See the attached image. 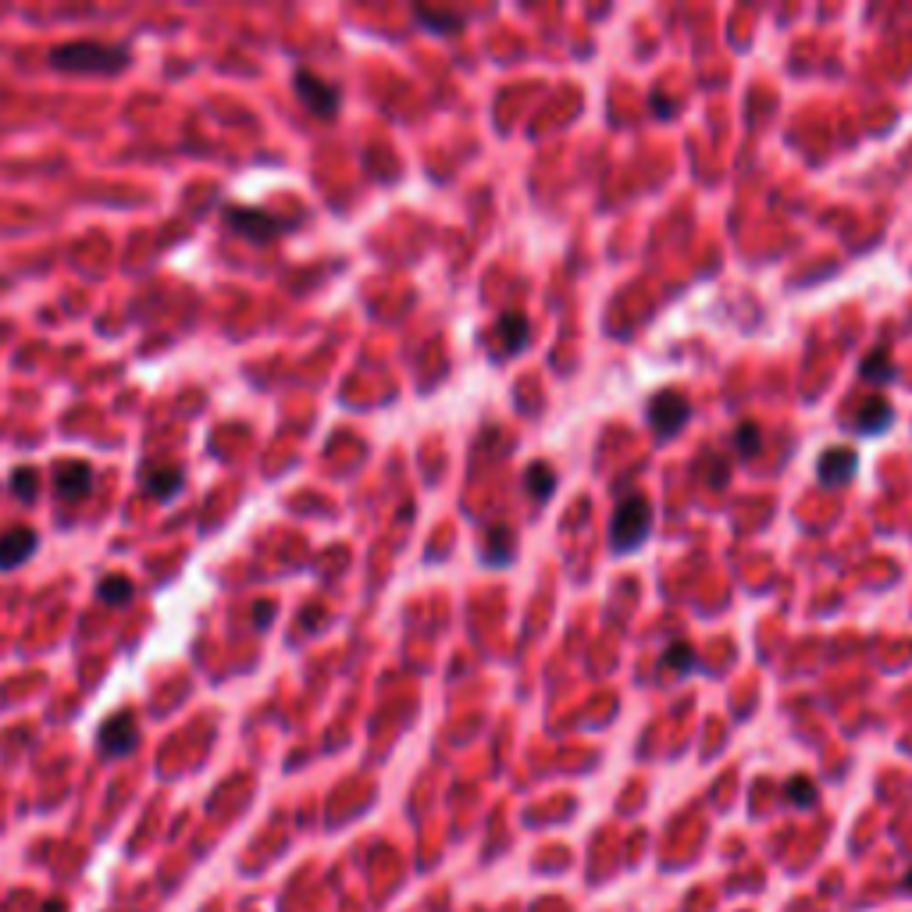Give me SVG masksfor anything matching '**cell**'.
I'll use <instances>...</instances> for the list:
<instances>
[{
    "label": "cell",
    "mask_w": 912,
    "mask_h": 912,
    "mask_svg": "<svg viewBox=\"0 0 912 912\" xmlns=\"http://www.w3.org/2000/svg\"><path fill=\"white\" fill-rule=\"evenodd\" d=\"M784 795H788L791 806L806 809V806H813L816 802V784L809 781V777H791V781L784 784Z\"/></svg>",
    "instance_id": "cell-20"
},
{
    "label": "cell",
    "mask_w": 912,
    "mask_h": 912,
    "mask_svg": "<svg viewBox=\"0 0 912 912\" xmlns=\"http://www.w3.org/2000/svg\"><path fill=\"white\" fill-rule=\"evenodd\" d=\"M660 667L670 670L674 677H684V674H692V670L699 667V656H695L688 642H670L667 649H663Z\"/></svg>",
    "instance_id": "cell-14"
},
{
    "label": "cell",
    "mask_w": 912,
    "mask_h": 912,
    "mask_svg": "<svg viewBox=\"0 0 912 912\" xmlns=\"http://www.w3.org/2000/svg\"><path fill=\"white\" fill-rule=\"evenodd\" d=\"M40 912H68V902H61V898H50V902L43 905Z\"/></svg>",
    "instance_id": "cell-23"
},
{
    "label": "cell",
    "mask_w": 912,
    "mask_h": 912,
    "mask_svg": "<svg viewBox=\"0 0 912 912\" xmlns=\"http://www.w3.org/2000/svg\"><path fill=\"white\" fill-rule=\"evenodd\" d=\"M859 474V453L848 446H831L823 449L820 464H816V478H820V485H848V481Z\"/></svg>",
    "instance_id": "cell-8"
},
{
    "label": "cell",
    "mask_w": 912,
    "mask_h": 912,
    "mask_svg": "<svg viewBox=\"0 0 912 912\" xmlns=\"http://www.w3.org/2000/svg\"><path fill=\"white\" fill-rule=\"evenodd\" d=\"M513 556H517V535H513V528H506V524H496V528L485 535L481 560L492 563V567H510Z\"/></svg>",
    "instance_id": "cell-12"
},
{
    "label": "cell",
    "mask_w": 912,
    "mask_h": 912,
    "mask_svg": "<svg viewBox=\"0 0 912 912\" xmlns=\"http://www.w3.org/2000/svg\"><path fill=\"white\" fill-rule=\"evenodd\" d=\"M36 531L33 528H8L4 535H0V570H15V567H22L29 556L36 553Z\"/></svg>",
    "instance_id": "cell-10"
},
{
    "label": "cell",
    "mask_w": 912,
    "mask_h": 912,
    "mask_svg": "<svg viewBox=\"0 0 912 912\" xmlns=\"http://www.w3.org/2000/svg\"><path fill=\"white\" fill-rule=\"evenodd\" d=\"M652 503L649 496L642 492H627L620 496L617 510H613V521H610V549L617 556H627L642 549V542L652 535Z\"/></svg>",
    "instance_id": "cell-2"
},
{
    "label": "cell",
    "mask_w": 912,
    "mask_h": 912,
    "mask_svg": "<svg viewBox=\"0 0 912 912\" xmlns=\"http://www.w3.org/2000/svg\"><path fill=\"white\" fill-rule=\"evenodd\" d=\"M50 65L57 72L72 75H118L132 65V54L125 47H111V43L75 40L50 50Z\"/></svg>",
    "instance_id": "cell-1"
},
{
    "label": "cell",
    "mask_w": 912,
    "mask_h": 912,
    "mask_svg": "<svg viewBox=\"0 0 912 912\" xmlns=\"http://www.w3.org/2000/svg\"><path fill=\"white\" fill-rule=\"evenodd\" d=\"M556 489V474L549 471L546 464H531L528 471H524V492H528L535 503H546L549 496H553Z\"/></svg>",
    "instance_id": "cell-15"
},
{
    "label": "cell",
    "mask_w": 912,
    "mask_h": 912,
    "mask_svg": "<svg viewBox=\"0 0 912 912\" xmlns=\"http://www.w3.org/2000/svg\"><path fill=\"white\" fill-rule=\"evenodd\" d=\"M734 453L741 456V460H749V456L759 453V442H763V435H759V428L752 421H741L738 428H734Z\"/></svg>",
    "instance_id": "cell-19"
},
{
    "label": "cell",
    "mask_w": 912,
    "mask_h": 912,
    "mask_svg": "<svg viewBox=\"0 0 912 912\" xmlns=\"http://www.w3.org/2000/svg\"><path fill=\"white\" fill-rule=\"evenodd\" d=\"M139 481H143V489H147L157 503H171V499L182 492V485H186V471H182L179 464H157L154 460V464H147L139 471Z\"/></svg>",
    "instance_id": "cell-9"
},
{
    "label": "cell",
    "mask_w": 912,
    "mask_h": 912,
    "mask_svg": "<svg viewBox=\"0 0 912 912\" xmlns=\"http://www.w3.org/2000/svg\"><path fill=\"white\" fill-rule=\"evenodd\" d=\"M891 421H895V410H891L888 399L870 396V399H863V407H859V414H855V432L859 435H884L891 428Z\"/></svg>",
    "instance_id": "cell-11"
},
{
    "label": "cell",
    "mask_w": 912,
    "mask_h": 912,
    "mask_svg": "<svg viewBox=\"0 0 912 912\" xmlns=\"http://www.w3.org/2000/svg\"><path fill=\"white\" fill-rule=\"evenodd\" d=\"M293 86H296V97L307 104L310 114H318V118H335V111H339V90L328 86L321 75L300 68V72L293 75Z\"/></svg>",
    "instance_id": "cell-5"
},
{
    "label": "cell",
    "mask_w": 912,
    "mask_h": 912,
    "mask_svg": "<svg viewBox=\"0 0 912 912\" xmlns=\"http://www.w3.org/2000/svg\"><path fill=\"white\" fill-rule=\"evenodd\" d=\"M225 221L232 232L253 239V243H268V239H275L282 232V221L271 218L268 211H253V207H228Z\"/></svg>",
    "instance_id": "cell-6"
},
{
    "label": "cell",
    "mask_w": 912,
    "mask_h": 912,
    "mask_svg": "<svg viewBox=\"0 0 912 912\" xmlns=\"http://www.w3.org/2000/svg\"><path fill=\"white\" fill-rule=\"evenodd\" d=\"M905 891H912V870H909V877H905Z\"/></svg>",
    "instance_id": "cell-24"
},
{
    "label": "cell",
    "mask_w": 912,
    "mask_h": 912,
    "mask_svg": "<svg viewBox=\"0 0 912 912\" xmlns=\"http://www.w3.org/2000/svg\"><path fill=\"white\" fill-rule=\"evenodd\" d=\"M253 617H257V627H264L271 617H275V606H271V603H261V613H253Z\"/></svg>",
    "instance_id": "cell-22"
},
{
    "label": "cell",
    "mask_w": 912,
    "mask_h": 912,
    "mask_svg": "<svg viewBox=\"0 0 912 912\" xmlns=\"http://www.w3.org/2000/svg\"><path fill=\"white\" fill-rule=\"evenodd\" d=\"M93 489V467L86 464V460H57L54 467V492L65 503H79L86 492Z\"/></svg>",
    "instance_id": "cell-7"
},
{
    "label": "cell",
    "mask_w": 912,
    "mask_h": 912,
    "mask_svg": "<svg viewBox=\"0 0 912 912\" xmlns=\"http://www.w3.org/2000/svg\"><path fill=\"white\" fill-rule=\"evenodd\" d=\"M11 492H15V499H22V503H36V496H40V474H36L33 467H18V471H11Z\"/></svg>",
    "instance_id": "cell-18"
},
{
    "label": "cell",
    "mask_w": 912,
    "mask_h": 912,
    "mask_svg": "<svg viewBox=\"0 0 912 912\" xmlns=\"http://www.w3.org/2000/svg\"><path fill=\"white\" fill-rule=\"evenodd\" d=\"M414 15H417V22L432 25L435 33H456V29H460V25H464V18H460V15H449V11H442V15H435V11H428V8H417Z\"/></svg>",
    "instance_id": "cell-21"
},
{
    "label": "cell",
    "mask_w": 912,
    "mask_h": 912,
    "mask_svg": "<svg viewBox=\"0 0 912 912\" xmlns=\"http://www.w3.org/2000/svg\"><path fill=\"white\" fill-rule=\"evenodd\" d=\"M97 595L104 599V603H114V606H125L136 595V585H132L129 578H122V574H107L104 581L97 585Z\"/></svg>",
    "instance_id": "cell-16"
},
{
    "label": "cell",
    "mask_w": 912,
    "mask_h": 912,
    "mask_svg": "<svg viewBox=\"0 0 912 912\" xmlns=\"http://www.w3.org/2000/svg\"><path fill=\"white\" fill-rule=\"evenodd\" d=\"M496 335L503 339V353L499 357H513V353H521L524 346H528V318H521V314H499L496 321Z\"/></svg>",
    "instance_id": "cell-13"
},
{
    "label": "cell",
    "mask_w": 912,
    "mask_h": 912,
    "mask_svg": "<svg viewBox=\"0 0 912 912\" xmlns=\"http://www.w3.org/2000/svg\"><path fill=\"white\" fill-rule=\"evenodd\" d=\"M645 417H649V428L656 439H670V435H677L684 424H688L692 403H688L677 389H660V392H652L649 407H645Z\"/></svg>",
    "instance_id": "cell-3"
},
{
    "label": "cell",
    "mask_w": 912,
    "mask_h": 912,
    "mask_svg": "<svg viewBox=\"0 0 912 912\" xmlns=\"http://www.w3.org/2000/svg\"><path fill=\"white\" fill-rule=\"evenodd\" d=\"M97 745L100 752H104L107 759H122V756H132L139 745V724L132 713H114L111 720H104V727H100L97 734Z\"/></svg>",
    "instance_id": "cell-4"
},
{
    "label": "cell",
    "mask_w": 912,
    "mask_h": 912,
    "mask_svg": "<svg viewBox=\"0 0 912 912\" xmlns=\"http://www.w3.org/2000/svg\"><path fill=\"white\" fill-rule=\"evenodd\" d=\"M863 378L873 385H888L895 382V367H891L888 350H873L870 357L863 360Z\"/></svg>",
    "instance_id": "cell-17"
}]
</instances>
